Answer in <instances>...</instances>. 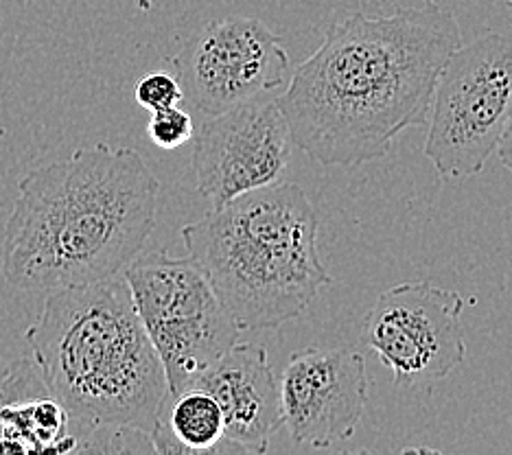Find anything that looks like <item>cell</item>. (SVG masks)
<instances>
[{
	"label": "cell",
	"instance_id": "1",
	"mask_svg": "<svg viewBox=\"0 0 512 455\" xmlns=\"http://www.w3.org/2000/svg\"><path fill=\"white\" fill-rule=\"evenodd\" d=\"M460 44V22L434 3L333 22L276 99L294 145L322 167L383 158L427 123L440 70Z\"/></svg>",
	"mask_w": 512,
	"mask_h": 455
},
{
	"label": "cell",
	"instance_id": "2",
	"mask_svg": "<svg viewBox=\"0 0 512 455\" xmlns=\"http://www.w3.org/2000/svg\"><path fill=\"white\" fill-rule=\"evenodd\" d=\"M160 180L130 147L95 143L29 171L3 232L0 272L55 291L123 274L151 237Z\"/></svg>",
	"mask_w": 512,
	"mask_h": 455
},
{
	"label": "cell",
	"instance_id": "3",
	"mask_svg": "<svg viewBox=\"0 0 512 455\" xmlns=\"http://www.w3.org/2000/svg\"><path fill=\"white\" fill-rule=\"evenodd\" d=\"M27 344L75 425L151 434L169 385L123 274L49 291Z\"/></svg>",
	"mask_w": 512,
	"mask_h": 455
},
{
	"label": "cell",
	"instance_id": "4",
	"mask_svg": "<svg viewBox=\"0 0 512 455\" xmlns=\"http://www.w3.org/2000/svg\"><path fill=\"white\" fill-rule=\"evenodd\" d=\"M318 230L307 193L276 182L211 208L182 228V241L239 331H265L300 318L333 283Z\"/></svg>",
	"mask_w": 512,
	"mask_h": 455
},
{
	"label": "cell",
	"instance_id": "5",
	"mask_svg": "<svg viewBox=\"0 0 512 455\" xmlns=\"http://www.w3.org/2000/svg\"><path fill=\"white\" fill-rule=\"evenodd\" d=\"M512 116V35L484 33L442 66L423 154L445 180L482 173Z\"/></svg>",
	"mask_w": 512,
	"mask_h": 455
},
{
	"label": "cell",
	"instance_id": "6",
	"mask_svg": "<svg viewBox=\"0 0 512 455\" xmlns=\"http://www.w3.org/2000/svg\"><path fill=\"white\" fill-rule=\"evenodd\" d=\"M123 278L171 394L184 390L237 342V322L189 254L176 259L169 250L141 252L125 267Z\"/></svg>",
	"mask_w": 512,
	"mask_h": 455
},
{
	"label": "cell",
	"instance_id": "7",
	"mask_svg": "<svg viewBox=\"0 0 512 455\" xmlns=\"http://www.w3.org/2000/svg\"><path fill=\"white\" fill-rule=\"evenodd\" d=\"M462 307L458 291L429 280L401 283L383 291L368 309L362 340L399 385L434 383L449 377L467 357Z\"/></svg>",
	"mask_w": 512,
	"mask_h": 455
},
{
	"label": "cell",
	"instance_id": "8",
	"mask_svg": "<svg viewBox=\"0 0 512 455\" xmlns=\"http://www.w3.org/2000/svg\"><path fill=\"white\" fill-rule=\"evenodd\" d=\"M184 99L213 116L285 84L289 53L259 18L232 16L208 22L173 60Z\"/></svg>",
	"mask_w": 512,
	"mask_h": 455
},
{
	"label": "cell",
	"instance_id": "9",
	"mask_svg": "<svg viewBox=\"0 0 512 455\" xmlns=\"http://www.w3.org/2000/svg\"><path fill=\"white\" fill-rule=\"evenodd\" d=\"M193 136L195 186L211 208L281 182L292 158L287 119L267 95L208 116Z\"/></svg>",
	"mask_w": 512,
	"mask_h": 455
},
{
	"label": "cell",
	"instance_id": "10",
	"mask_svg": "<svg viewBox=\"0 0 512 455\" xmlns=\"http://www.w3.org/2000/svg\"><path fill=\"white\" fill-rule=\"evenodd\" d=\"M281 416L289 438L311 449H331L351 440L368 403L362 353L309 346L283 370Z\"/></svg>",
	"mask_w": 512,
	"mask_h": 455
},
{
	"label": "cell",
	"instance_id": "11",
	"mask_svg": "<svg viewBox=\"0 0 512 455\" xmlns=\"http://www.w3.org/2000/svg\"><path fill=\"white\" fill-rule=\"evenodd\" d=\"M189 385L213 394L224 412L226 440L237 453L267 451L283 416L281 388L263 346L235 342Z\"/></svg>",
	"mask_w": 512,
	"mask_h": 455
},
{
	"label": "cell",
	"instance_id": "12",
	"mask_svg": "<svg viewBox=\"0 0 512 455\" xmlns=\"http://www.w3.org/2000/svg\"><path fill=\"white\" fill-rule=\"evenodd\" d=\"M149 440L154 453L162 455L237 453L226 440V420L219 403L195 385L165 396Z\"/></svg>",
	"mask_w": 512,
	"mask_h": 455
},
{
	"label": "cell",
	"instance_id": "13",
	"mask_svg": "<svg viewBox=\"0 0 512 455\" xmlns=\"http://www.w3.org/2000/svg\"><path fill=\"white\" fill-rule=\"evenodd\" d=\"M79 438L71 416L53 396L11 403L0 410V455L75 453Z\"/></svg>",
	"mask_w": 512,
	"mask_h": 455
},
{
	"label": "cell",
	"instance_id": "14",
	"mask_svg": "<svg viewBox=\"0 0 512 455\" xmlns=\"http://www.w3.org/2000/svg\"><path fill=\"white\" fill-rule=\"evenodd\" d=\"M46 394H49V390H46L36 361L29 357L0 355V410L11 403Z\"/></svg>",
	"mask_w": 512,
	"mask_h": 455
},
{
	"label": "cell",
	"instance_id": "15",
	"mask_svg": "<svg viewBox=\"0 0 512 455\" xmlns=\"http://www.w3.org/2000/svg\"><path fill=\"white\" fill-rule=\"evenodd\" d=\"M195 123L189 112H184L178 105L165 108L158 112H151V119L147 125V136L151 143L160 149H178L193 140Z\"/></svg>",
	"mask_w": 512,
	"mask_h": 455
},
{
	"label": "cell",
	"instance_id": "16",
	"mask_svg": "<svg viewBox=\"0 0 512 455\" xmlns=\"http://www.w3.org/2000/svg\"><path fill=\"white\" fill-rule=\"evenodd\" d=\"M134 97L143 110L158 112L180 105L184 101V92L176 75L165 73V70H156V73H149L138 81L134 88Z\"/></svg>",
	"mask_w": 512,
	"mask_h": 455
},
{
	"label": "cell",
	"instance_id": "17",
	"mask_svg": "<svg viewBox=\"0 0 512 455\" xmlns=\"http://www.w3.org/2000/svg\"><path fill=\"white\" fill-rule=\"evenodd\" d=\"M495 151H497L499 160H502V165L512 173V116H510V121L506 125L502 138H499Z\"/></svg>",
	"mask_w": 512,
	"mask_h": 455
}]
</instances>
